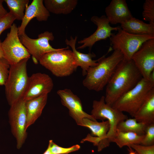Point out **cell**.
I'll return each mask as SVG.
<instances>
[{
    "instance_id": "cell-1",
    "label": "cell",
    "mask_w": 154,
    "mask_h": 154,
    "mask_svg": "<svg viewBox=\"0 0 154 154\" xmlns=\"http://www.w3.org/2000/svg\"><path fill=\"white\" fill-rule=\"evenodd\" d=\"M143 78L133 61L123 59L106 86L105 101L112 106Z\"/></svg>"
},
{
    "instance_id": "cell-2",
    "label": "cell",
    "mask_w": 154,
    "mask_h": 154,
    "mask_svg": "<svg viewBox=\"0 0 154 154\" xmlns=\"http://www.w3.org/2000/svg\"><path fill=\"white\" fill-rule=\"evenodd\" d=\"M123 59L122 53L117 50L107 57L99 58L96 66L90 67L82 81L83 85L89 90H102L106 86L118 65Z\"/></svg>"
},
{
    "instance_id": "cell-3",
    "label": "cell",
    "mask_w": 154,
    "mask_h": 154,
    "mask_svg": "<svg viewBox=\"0 0 154 154\" xmlns=\"http://www.w3.org/2000/svg\"><path fill=\"white\" fill-rule=\"evenodd\" d=\"M29 59L10 65L8 77L4 85L6 98L10 106L23 99L27 90L29 79L27 69Z\"/></svg>"
},
{
    "instance_id": "cell-4",
    "label": "cell",
    "mask_w": 154,
    "mask_h": 154,
    "mask_svg": "<svg viewBox=\"0 0 154 154\" xmlns=\"http://www.w3.org/2000/svg\"><path fill=\"white\" fill-rule=\"evenodd\" d=\"M38 62L57 77L69 76L77 68L72 51L68 46L45 54Z\"/></svg>"
},
{
    "instance_id": "cell-5",
    "label": "cell",
    "mask_w": 154,
    "mask_h": 154,
    "mask_svg": "<svg viewBox=\"0 0 154 154\" xmlns=\"http://www.w3.org/2000/svg\"><path fill=\"white\" fill-rule=\"evenodd\" d=\"M154 88L149 80L143 78L134 87L118 99L112 107L128 113L133 117L149 92Z\"/></svg>"
},
{
    "instance_id": "cell-6",
    "label": "cell",
    "mask_w": 154,
    "mask_h": 154,
    "mask_svg": "<svg viewBox=\"0 0 154 154\" xmlns=\"http://www.w3.org/2000/svg\"><path fill=\"white\" fill-rule=\"evenodd\" d=\"M116 34H113L110 38L112 46L110 51L113 50L120 51L123 59L131 60L134 54L145 42L154 39V35H138L128 33L121 28Z\"/></svg>"
},
{
    "instance_id": "cell-7",
    "label": "cell",
    "mask_w": 154,
    "mask_h": 154,
    "mask_svg": "<svg viewBox=\"0 0 154 154\" xmlns=\"http://www.w3.org/2000/svg\"><path fill=\"white\" fill-rule=\"evenodd\" d=\"M91 115L96 120L107 119L109 121L110 128L106 137L110 143L113 142L119 124L128 118L123 112L106 103L104 96H102L99 100L93 101Z\"/></svg>"
},
{
    "instance_id": "cell-8",
    "label": "cell",
    "mask_w": 154,
    "mask_h": 154,
    "mask_svg": "<svg viewBox=\"0 0 154 154\" xmlns=\"http://www.w3.org/2000/svg\"><path fill=\"white\" fill-rule=\"evenodd\" d=\"M1 46L4 58L9 64H17L21 60L30 58L31 55L21 42L18 35V27L13 23Z\"/></svg>"
},
{
    "instance_id": "cell-9",
    "label": "cell",
    "mask_w": 154,
    "mask_h": 154,
    "mask_svg": "<svg viewBox=\"0 0 154 154\" xmlns=\"http://www.w3.org/2000/svg\"><path fill=\"white\" fill-rule=\"evenodd\" d=\"M25 103L23 99L19 100L10 106L8 112L11 133L16 140L18 149L22 147L27 137Z\"/></svg>"
},
{
    "instance_id": "cell-10",
    "label": "cell",
    "mask_w": 154,
    "mask_h": 154,
    "mask_svg": "<svg viewBox=\"0 0 154 154\" xmlns=\"http://www.w3.org/2000/svg\"><path fill=\"white\" fill-rule=\"evenodd\" d=\"M19 37L22 44L32 56L33 61L35 64L37 63L45 54L62 48H54L50 44L49 41L53 40L54 37L52 32L48 31L38 35L36 39L30 38L25 33L19 36Z\"/></svg>"
},
{
    "instance_id": "cell-11",
    "label": "cell",
    "mask_w": 154,
    "mask_h": 154,
    "mask_svg": "<svg viewBox=\"0 0 154 154\" xmlns=\"http://www.w3.org/2000/svg\"><path fill=\"white\" fill-rule=\"evenodd\" d=\"M131 60L143 78L149 80L154 70V39L144 42L134 54Z\"/></svg>"
},
{
    "instance_id": "cell-12",
    "label": "cell",
    "mask_w": 154,
    "mask_h": 154,
    "mask_svg": "<svg viewBox=\"0 0 154 154\" xmlns=\"http://www.w3.org/2000/svg\"><path fill=\"white\" fill-rule=\"evenodd\" d=\"M91 21L97 26L95 31L87 37L78 41V43L82 45L78 47V49H83L86 47L91 50L92 46L97 41L106 40L110 38L113 33V31H117L121 27L119 26L112 27L106 15H103L100 17L96 16L92 17Z\"/></svg>"
},
{
    "instance_id": "cell-13",
    "label": "cell",
    "mask_w": 154,
    "mask_h": 154,
    "mask_svg": "<svg viewBox=\"0 0 154 154\" xmlns=\"http://www.w3.org/2000/svg\"><path fill=\"white\" fill-rule=\"evenodd\" d=\"M82 126L87 127L91 131V134H88L83 139L81 143L87 141L91 142L97 146L98 151H101L109 146L110 143L106 136L110 128L109 121L103 120L102 122L92 121L87 118L82 119Z\"/></svg>"
},
{
    "instance_id": "cell-14",
    "label": "cell",
    "mask_w": 154,
    "mask_h": 154,
    "mask_svg": "<svg viewBox=\"0 0 154 154\" xmlns=\"http://www.w3.org/2000/svg\"><path fill=\"white\" fill-rule=\"evenodd\" d=\"M57 93L60 98L62 104L68 109L69 115L78 125L82 126V119L84 118L97 121L91 114L83 110L80 99L71 90L68 88L59 90Z\"/></svg>"
},
{
    "instance_id": "cell-15",
    "label": "cell",
    "mask_w": 154,
    "mask_h": 154,
    "mask_svg": "<svg viewBox=\"0 0 154 154\" xmlns=\"http://www.w3.org/2000/svg\"><path fill=\"white\" fill-rule=\"evenodd\" d=\"M53 86L52 79L47 74L40 72L33 74L29 77L28 86L23 99L26 102L48 94Z\"/></svg>"
},
{
    "instance_id": "cell-16",
    "label": "cell",
    "mask_w": 154,
    "mask_h": 154,
    "mask_svg": "<svg viewBox=\"0 0 154 154\" xmlns=\"http://www.w3.org/2000/svg\"><path fill=\"white\" fill-rule=\"evenodd\" d=\"M50 13L44 4L43 0H33L26 8L21 25L18 27L19 36L25 33V29L30 21L36 18L39 22L46 21Z\"/></svg>"
},
{
    "instance_id": "cell-17",
    "label": "cell",
    "mask_w": 154,
    "mask_h": 154,
    "mask_svg": "<svg viewBox=\"0 0 154 154\" xmlns=\"http://www.w3.org/2000/svg\"><path fill=\"white\" fill-rule=\"evenodd\" d=\"M105 12L110 23L121 24L133 17L125 0H112Z\"/></svg>"
},
{
    "instance_id": "cell-18",
    "label": "cell",
    "mask_w": 154,
    "mask_h": 154,
    "mask_svg": "<svg viewBox=\"0 0 154 154\" xmlns=\"http://www.w3.org/2000/svg\"><path fill=\"white\" fill-rule=\"evenodd\" d=\"M77 37L74 38L71 36L69 40L66 39L65 40L66 44L71 48L75 62L78 68L80 66L82 70V74L86 76L88 69L91 67L97 65L98 59L93 60L92 58L96 57V55L93 52H89L87 54L83 53L78 51L76 48V44Z\"/></svg>"
},
{
    "instance_id": "cell-19",
    "label": "cell",
    "mask_w": 154,
    "mask_h": 154,
    "mask_svg": "<svg viewBox=\"0 0 154 154\" xmlns=\"http://www.w3.org/2000/svg\"><path fill=\"white\" fill-rule=\"evenodd\" d=\"M48 94H44L26 101V129L34 124L41 116L47 103Z\"/></svg>"
},
{
    "instance_id": "cell-20",
    "label": "cell",
    "mask_w": 154,
    "mask_h": 154,
    "mask_svg": "<svg viewBox=\"0 0 154 154\" xmlns=\"http://www.w3.org/2000/svg\"><path fill=\"white\" fill-rule=\"evenodd\" d=\"M133 117L138 122L147 125L154 123V88L149 92Z\"/></svg>"
},
{
    "instance_id": "cell-21",
    "label": "cell",
    "mask_w": 154,
    "mask_h": 154,
    "mask_svg": "<svg viewBox=\"0 0 154 154\" xmlns=\"http://www.w3.org/2000/svg\"><path fill=\"white\" fill-rule=\"evenodd\" d=\"M120 27L124 31L133 35H154V25L133 17L121 24Z\"/></svg>"
},
{
    "instance_id": "cell-22",
    "label": "cell",
    "mask_w": 154,
    "mask_h": 154,
    "mask_svg": "<svg viewBox=\"0 0 154 154\" xmlns=\"http://www.w3.org/2000/svg\"><path fill=\"white\" fill-rule=\"evenodd\" d=\"M77 0H44V5L49 13L67 15L75 8Z\"/></svg>"
},
{
    "instance_id": "cell-23",
    "label": "cell",
    "mask_w": 154,
    "mask_h": 154,
    "mask_svg": "<svg viewBox=\"0 0 154 154\" xmlns=\"http://www.w3.org/2000/svg\"><path fill=\"white\" fill-rule=\"evenodd\" d=\"M144 136L136 133L129 132H122L117 130L113 142L120 148L131 144H140Z\"/></svg>"
},
{
    "instance_id": "cell-24",
    "label": "cell",
    "mask_w": 154,
    "mask_h": 154,
    "mask_svg": "<svg viewBox=\"0 0 154 154\" xmlns=\"http://www.w3.org/2000/svg\"><path fill=\"white\" fill-rule=\"evenodd\" d=\"M147 125L143 123L138 122L135 119L127 118L120 123L117 130L122 132H129L139 135L145 133Z\"/></svg>"
},
{
    "instance_id": "cell-25",
    "label": "cell",
    "mask_w": 154,
    "mask_h": 154,
    "mask_svg": "<svg viewBox=\"0 0 154 154\" xmlns=\"http://www.w3.org/2000/svg\"><path fill=\"white\" fill-rule=\"evenodd\" d=\"M10 11L16 20H23L26 9L28 5L29 0H4Z\"/></svg>"
},
{
    "instance_id": "cell-26",
    "label": "cell",
    "mask_w": 154,
    "mask_h": 154,
    "mask_svg": "<svg viewBox=\"0 0 154 154\" xmlns=\"http://www.w3.org/2000/svg\"><path fill=\"white\" fill-rule=\"evenodd\" d=\"M143 20L154 25V0H146L143 4Z\"/></svg>"
},
{
    "instance_id": "cell-27",
    "label": "cell",
    "mask_w": 154,
    "mask_h": 154,
    "mask_svg": "<svg viewBox=\"0 0 154 154\" xmlns=\"http://www.w3.org/2000/svg\"><path fill=\"white\" fill-rule=\"evenodd\" d=\"M48 145L51 154H68L78 150L80 146L76 145L68 148L60 147L54 143L52 140L49 141Z\"/></svg>"
},
{
    "instance_id": "cell-28",
    "label": "cell",
    "mask_w": 154,
    "mask_h": 154,
    "mask_svg": "<svg viewBox=\"0 0 154 154\" xmlns=\"http://www.w3.org/2000/svg\"><path fill=\"white\" fill-rule=\"evenodd\" d=\"M140 144L145 146L154 145V123L147 126L144 137Z\"/></svg>"
},
{
    "instance_id": "cell-29",
    "label": "cell",
    "mask_w": 154,
    "mask_h": 154,
    "mask_svg": "<svg viewBox=\"0 0 154 154\" xmlns=\"http://www.w3.org/2000/svg\"><path fill=\"white\" fill-rule=\"evenodd\" d=\"M10 65L4 58H0V86L4 85L8 77Z\"/></svg>"
},
{
    "instance_id": "cell-30",
    "label": "cell",
    "mask_w": 154,
    "mask_h": 154,
    "mask_svg": "<svg viewBox=\"0 0 154 154\" xmlns=\"http://www.w3.org/2000/svg\"><path fill=\"white\" fill-rule=\"evenodd\" d=\"M15 20L14 16L10 12L0 18V36L5 30L11 28Z\"/></svg>"
},
{
    "instance_id": "cell-31",
    "label": "cell",
    "mask_w": 154,
    "mask_h": 154,
    "mask_svg": "<svg viewBox=\"0 0 154 154\" xmlns=\"http://www.w3.org/2000/svg\"><path fill=\"white\" fill-rule=\"evenodd\" d=\"M129 147L137 154H154V145L145 146L140 144H131Z\"/></svg>"
},
{
    "instance_id": "cell-32",
    "label": "cell",
    "mask_w": 154,
    "mask_h": 154,
    "mask_svg": "<svg viewBox=\"0 0 154 154\" xmlns=\"http://www.w3.org/2000/svg\"><path fill=\"white\" fill-rule=\"evenodd\" d=\"M3 0H0V14L2 15L6 14L8 12L3 5Z\"/></svg>"
},
{
    "instance_id": "cell-33",
    "label": "cell",
    "mask_w": 154,
    "mask_h": 154,
    "mask_svg": "<svg viewBox=\"0 0 154 154\" xmlns=\"http://www.w3.org/2000/svg\"><path fill=\"white\" fill-rule=\"evenodd\" d=\"M149 81L152 84L154 85V70L151 72Z\"/></svg>"
},
{
    "instance_id": "cell-34",
    "label": "cell",
    "mask_w": 154,
    "mask_h": 154,
    "mask_svg": "<svg viewBox=\"0 0 154 154\" xmlns=\"http://www.w3.org/2000/svg\"><path fill=\"white\" fill-rule=\"evenodd\" d=\"M129 153V154H137V153L134 150L129 147H128Z\"/></svg>"
},
{
    "instance_id": "cell-35",
    "label": "cell",
    "mask_w": 154,
    "mask_h": 154,
    "mask_svg": "<svg viewBox=\"0 0 154 154\" xmlns=\"http://www.w3.org/2000/svg\"><path fill=\"white\" fill-rule=\"evenodd\" d=\"M1 43L2 42L0 40V58H4L3 54L2 48Z\"/></svg>"
},
{
    "instance_id": "cell-36",
    "label": "cell",
    "mask_w": 154,
    "mask_h": 154,
    "mask_svg": "<svg viewBox=\"0 0 154 154\" xmlns=\"http://www.w3.org/2000/svg\"><path fill=\"white\" fill-rule=\"evenodd\" d=\"M43 154H51L50 151V147L48 145L47 149Z\"/></svg>"
},
{
    "instance_id": "cell-37",
    "label": "cell",
    "mask_w": 154,
    "mask_h": 154,
    "mask_svg": "<svg viewBox=\"0 0 154 154\" xmlns=\"http://www.w3.org/2000/svg\"><path fill=\"white\" fill-rule=\"evenodd\" d=\"M3 15H2L0 14V18H1L2 16H3Z\"/></svg>"
}]
</instances>
